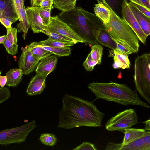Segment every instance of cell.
<instances>
[{"instance_id": "1", "label": "cell", "mask_w": 150, "mask_h": 150, "mask_svg": "<svg viewBox=\"0 0 150 150\" xmlns=\"http://www.w3.org/2000/svg\"><path fill=\"white\" fill-rule=\"evenodd\" d=\"M62 100L58 128L70 129L81 126H101L105 114L92 102L67 94L64 95Z\"/></svg>"}, {"instance_id": "2", "label": "cell", "mask_w": 150, "mask_h": 150, "mask_svg": "<svg viewBox=\"0 0 150 150\" xmlns=\"http://www.w3.org/2000/svg\"><path fill=\"white\" fill-rule=\"evenodd\" d=\"M88 88L95 95L96 99H102L124 105H133L149 108L148 103L142 101L136 90L127 85L111 81L108 83L93 82Z\"/></svg>"}, {"instance_id": "3", "label": "cell", "mask_w": 150, "mask_h": 150, "mask_svg": "<svg viewBox=\"0 0 150 150\" xmlns=\"http://www.w3.org/2000/svg\"><path fill=\"white\" fill-rule=\"evenodd\" d=\"M110 10L109 22L103 24L106 31L114 41H118L125 45L133 53H137L140 45L139 39L124 20L119 17L105 0H100Z\"/></svg>"}, {"instance_id": "4", "label": "cell", "mask_w": 150, "mask_h": 150, "mask_svg": "<svg viewBox=\"0 0 150 150\" xmlns=\"http://www.w3.org/2000/svg\"><path fill=\"white\" fill-rule=\"evenodd\" d=\"M81 7H76L70 11L62 12L57 16L69 26L85 43L92 46L98 42L94 36Z\"/></svg>"}, {"instance_id": "5", "label": "cell", "mask_w": 150, "mask_h": 150, "mask_svg": "<svg viewBox=\"0 0 150 150\" xmlns=\"http://www.w3.org/2000/svg\"><path fill=\"white\" fill-rule=\"evenodd\" d=\"M134 79L136 90L150 104V54L137 57L134 65Z\"/></svg>"}, {"instance_id": "6", "label": "cell", "mask_w": 150, "mask_h": 150, "mask_svg": "<svg viewBox=\"0 0 150 150\" xmlns=\"http://www.w3.org/2000/svg\"><path fill=\"white\" fill-rule=\"evenodd\" d=\"M37 127L35 120L19 127L0 131V144L7 145L24 142L29 133Z\"/></svg>"}, {"instance_id": "7", "label": "cell", "mask_w": 150, "mask_h": 150, "mask_svg": "<svg viewBox=\"0 0 150 150\" xmlns=\"http://www.w3.org/2000/svg\"><path fill=\"white\" fill-rule=\"evenodd\" d=\"M138 119L134 109H127L119 112L109 119L105 124V129L109 131H118L123 132L126 129L137 124Z\"/></svg>"}, {"instance_id": "8", "label": "cell", "mask_w": 150, "mask_h": 150, "mask_svg": "<svg viewBox=\"0 0 150 150\" xmlns=\"http://www.w3.org/2000/svg\"><path fill=\"white\" fill-rule=\"evenodd\" d=\"M47 30L70 38L76 43H85L83 39L67 24L60 19L57 16L51 17V22Z\"/></svg>"}, {"instance_id": "9", "label": "cell", "mask_w": 150, "mask_h": 150, "mask_svg": "<svg viewBox=\"0 0 150 150\" xmlns=\"http://www.w3.org/2000/svg\"><path fill=\"white\" fill-rule=\"evenodd\" d=\"M123 19L136 35L139 40L145 44L147 37L141 28L130 8L126 0H123L122 4Z\"/></svg>"}, {"instance_id": "10", "label": "cell", "mask_w": 150, "mask_h": 150, "mask_svg": "<svg viewBox=\"0 0 150 150\" xmlns=\"http://www.w3.org/2000/svg\"><path fill=\"white\" fill-rule=\"evenodd\" d=\"M21 49L22 53L18 61L19 68L23 74L27 75L34 70L40 61L33 56L28 45Z\"/></svg>"}, {"instance_id": "11", "label": "cell", "mask_w": 150, "mask_h": 150, "mask_svg": "<svg viewBox=\"0 0 150 150\" xmlns=\"http://www.w3.org/2000/svg\"><path fill=\"white\" fill-rule=\"evenodd\" d=\"M38 7H28L25 11L30 27L34 33H38L47 30L39 13Z\"/></svg>"}, {"instance_id": "12", "label": "cell", "mask_w": 150, "mask_h": 150, "mask_svg": "<svg viewBox=\"0 0 150 150\" xmlns=\"http://www.w3.org/2000/svg\"><path fill=\"white\" fill-rule=\"evenodd\" d=\"M106 150H150V146L145 144L142 137L129 143L122 145L121 143L108 142Z\"/></svg>"}, {"instance_id": "13", "label": "cell", "mask_w": 150, "mask_h": 150, "mask_svg": "<svg viewBox=\"0 0 150 150\" xmlns=\"http://www.w3.org/2000/svg\"><path fill=\"white\" fill-rule=\"evenodd\" d=\"M93 35L99 44L113 50L117 48L115 42L104 28L93 29L91 30Z\"/></svg>"}, {"instance_id": "14", "label": "cell", "mask_w": 150, "mask_h": 150, "mask_svg": "<svg viewBox=\"0 0 150 150\" xmlns=\"http://www.w3.org/2000/svg\"><path fill=\"white\" fill-rule=\"evenodd\" d=\"M57 61L56 56L52 55L40 60L35 70L36 73L47 77L54 69Z\"/></svg>"}, {"instance_id": "15", "label": "cell", "mask_w": 150, "mask_h": 150, "mask_svg": "<svg viewBox=\"0 0 150 150\" xmlns=\"http://www.w3.org/2000/svg\"><path fill=\"white\" fill-rule=\"evenodd\" d=\"M46 77L44 75L36 73L28 86L26 91L27 94L32 96L41 94L45 87V80Z\"/></svg>"}, {"instance_id": "16", "label": "cell", "mask_w": 150, "mask_h": 150, "mask_svg": "<svg viewBox=\"0 0 150 150\" xmlns=\"http://www.w3.org/2000/svg\"><path fill=\"white\" fill-rule=\"evenodd\" d=\"M129 6L134 17L142 30L147 37L150 34V18L140 11L132 4V2L128 3Z\"/></svg>"}, {"instance_id": "17", "label": "cell", "mask_w": 150, "mask_h": 150, "mask_svg": "<svg viewBox=\"0 0 150 150\" xmlns=\"http://www.w3.org/2000/svg\"><path fill=\"white\" fill-rule=\"evenodd\" d=\"M18 15L19 23L17 25L18 32L22 31L23 38L25 40L28 30L30 27L24 4L22 6L15 8Z\"/></svg>"}, {"instance_id": "18", "label": "cell", "mask_w": 150, "mask_h": 150, "mask_svg": "<svg viewBox=\"0 0 150 150\" xmlns=\"http://www.w3.org/2000/svg\"><path fill=\"white\" fill-rule=\"evenodd\" d=\"M113 53L114 62L112 67L114 69L121 68L125 69L130 68V63L128 54L120 51L117 49L113 50Z\"/></svg>"}, {"instance_id": "19", "label": "cell", "mask_w": 150, "mask_h": 150, "mask_svg": "<svg viewBox=\"0 0 150 150\" xmlns=\"http://www.w3.org/2000/svg\"><path fill=\"white\" fill-rule=\"evenodd\" d=\"M0 15L8 17L14 22L18 19L11 0H0Z\"/></svg>"}, {"instance_id": "20", "label": "cell", "mask_w": 150, "mask_h": 150, "mask_svg": "<svg viewBox=\"0 0 150 150\" xmlns=\"http://www.w3.org/2000/svg\"><path fill=\"white\" fill-rule=\"evenodd\" d=\"M146 131L144 129L129 128L126 129L123 132L124 137L122 145L127 144L137 139L142 137L146 134Z\"/></svg>"}, {"instance_id": "21", "label": "cell", "mask_w": 150, "mask_h": 150, "mask_svg": "<svg viewBox=\"0 0 150 150\" xmlns=\"http://www.w3.org/2000/svg\"><path fill=\"white\" fill-rule=\"evenodd\" d=\"M96 1L98 3L95 4L93 8L95 14L102 21L103 24H105L110 20V10L100 0Z\"/></svg>"}, {"instance_id": "22", "label": "cell", "mask_w": 150, "mask_h": 150, "mask_svg": "<svg viewBox=\"0 0 150 150\" xmlns=\"http://www.w3.org/2000/svg\"><path fill=\"white\" fill-rule=\"evenodd\" d=\"M23 74L21 70L19 68L10 70L6 74L7 79L6 85L9 86H16L21 82Z\"/></svg>"}, {"instance_id": "23", "label": "cell", "mask_w": 150, "mask_h": 150, "mask_svg": "<svg viewBox=\"0 0 150 150\" xmlns=\"http://www.w3.org/2000/svg\"><path fill=\"white\" fill-rule=\"evenodd\" d=\"M28 46L33 56L39 61L53 54L51 52L42 48L38 42H32Z\"/></svg>"}, {"instance_id": "24", "label": "cell", "mask_w": 150, "mask_h": 150, "mask_svg": "<svg viewBox=\"0 0 150 150\" xmlns=\"http://www.w3.org/2000/svg\"><path fill=\"white\" fill-rule=\"evenodd\" d=\"M77 0H53V7L62 12L69 11L74 8Z\"/></svg>"}, {"instance_id": "25", "label": "cell", "mask_w": 150, "mask_h": 150, "mask_svg": "<svg viewBox=\"0 0 150 150\" xmlns=\"http://www.w3.org/2000/svg\"><path fill=\"white\" fill-rule=\"evenodd\" d=\"M40 45L42 48L51 52L53 54L59 56H68L71 54V50L69 46L52 47Z\"/></svg>"}, {"instance_id": "26", "label": "cell", "mask_w": 150, "mask_h": 150, "mask_svg": "<svg viewBox=\"0 0 150 150\" xmlns=\"http://www.w3.org/2000/svg\"><path fill=\"white\" fill-rule=\"evenodd\" d=\"M91 47L90 53L92 59L97 62V65H100L101 63L103 54V47L98 44H94Z\"/></svg>"}, {"instance_id": "27", "label": "cell", "mask_w": 150, "mask_h": 150, "mask_svg": "<svg viewBox=\"0 0 150 150\" xmlns=\"http://www.w3.org/2000/svg\"><path fill=\"white\" fill-rule=\"evenodd\" d=\"M42 33L47 35L49 38L53 40L62 42L73 43L74 44L77 43L74 40L70 38L51 32L47 30H44Z\"/></svg>"}, {"instance_id": "28", "label": "cell", "mask_w": 150, "mask_h": 150, "mask_svg": "<svg viewBox=\"0 0 150 150\" xmlns=\"http://www.w3.org/2000/svg\"><path fill=\"white\" fill-rule=\"evenodd\" d=\"M41 46H46L52 47H63L73 46L74 44L73 43H68L60 42L52 40L49 38L47 39L38 42Z\"/></svg>"}, {"instance_id": "29", "label": "cell", "mask_w": 150, "mask_h": 150, "mask_svg": "<svg viewBox=\"0 0 150 150\" xmlns=\"http://www.w3.org/2000/svg\"><path fill=\"white\" fill-rule=\"evenodd\" d=\"M39 140L45 145L53 146L56 143L57 138L53 134L45 133L41 134Z\"/></svg>"}, {"instance_id": "30", "label": "cell", "mask_w": 150, "mask_h": 150, "mask_svg": "<svg viewBox=\"0 0 150 150\" xmlns=\"http://www.w3.org/2000/svg\"><path fill=\"white\" fill-rule=\"evenodd\" d=\"M51 9L39 7V13L44 24L47 28L51 22Z\"/></svg>"}, {"instance_id": "31", "label": "cell", "mask_w": 150, "mask_h": 150, "mask_svg": "<svg viewBox=\"0 0 150 150\" xmlns=\"http://www.w3.org/2000/svg\"><path fill=\"white\" fill-rule=\"evenodd\" d=\"M6 36L8 40L12 44H17V28L11 27L6 28Z\"/></svg>"}, {"instance_id": "32", "label": "cell", "mask_w": 150, "mask_h": 150, "mask_svg": "<svg viewBox=\"0 0 150 150\" xmlns=\"http://www.w3.org/2000/svg\"><path fill=\"white\" fill-rule=\"evenodd\" d=\"M2 44L6 48L7 52L9 54L13 55L17 53L18 44H12L8 40L6 36L5 40Z\"/></svg>"}, {"instance_id": "33", "label": "cell", "mask_w": 150, "mask_h": 150, "mask_svg": "<svg viewBox=\"0 0 150 150\" xmlns=\"http://www.w3.org/2000/svg\"><path fill=\"white\" fill-rule=\"evenodd\" d=\"M97 64V62L92 59L90 52L83 63V66L87 71H92L94 69L95 66Z\"/></svg>"}, {"instance_id": "34", "label": "cell", "mask_w": 150, "mask_h": 150, "mask_svg": "<svg viewBox=\"0 0 150 150\" xmlns=\"http://www.w3.org/2000/svg\"><path fill=\"white\" fill-rule=\"evenodd\" d=\"M10 96L11 92L8 88H0V104L7 100Z\"/></svg>"}, {"instance_id": "35", "label": "cell", "mask_w": 150, "mask_h": 150, "mask_svg": "<svg viewBox=\"0 0 150 150\" xmlns=\"http://www.w3.org/2000/svg\"><path fill=\"white\" fill-rule=\"evenodd\" d=\"M94 145L91 143L84 142L73 150H96Z\"/></svg>"}, {"instance_id": "36", "label": "cell", "mask_w": 150, "mask_h": 150, "mask_svg": "<svg viewBox=\"0 0 150 150\" xmlns=\"http://www.w3.org/2000/svg\"><path fill=\"white\" fill-rule=\"evenodd\" d=\"M0 22L6 28L11 27L12 24L14 22L10 18L2 15H0Z\"/></svg>"}, {"instance_id": "37", "label": "cell", "mask_w": 150, "mask_h": 150, "mask_svg": "<svg viewBox=\"0 0 150 150\" xmlns=\"http://www.w3.org/2000/svg\"><path fill=\"white\" fill-rule=\"evenodd\" d=\"M117 45V49L120 51L128 55L133 53V52L127 47L118 41H115Z\"/></svg>"}, {"instance_id": "38", "label": "cell", "mask_w": 150, "mask_h": 150, "mask_svg": "<svg viewBox=\"0 0 150 150\" xmlns=\"http://www.w3.org/2000/svg\"><path fill=\"white\" fill-rule=\"evenodd\" d=\"M53 0H43L40 4V7L42 8L52 9Z\"/></svg>"}, {"instance_id": "39", "label": "cell", "mask_w": 150, "mask_h": 150, "mask_svg": "<svg viewBox=\"0 0 150 150\" xmlns=\"http://www.w3.org/2000/svg\"><path fill=\"white\" fill-rule=\"evenodd\" d=\"M133 5L140 11L145 15L147 17L150 18V10L146 7L132 3Z\"/></svg>"}, {"instance_id": "40", "label": "cell", "mask_w": 150, "mask_h": 150, "mask_svg": "<svg viewBox=\"0 0 150 150\" xmlns=\"http://www.w3.org/2000/svg\"><path fill=\"white\" fill-rule=\"evenodd\" d=\"M105 0L113 10L118 8L119 3V0Z\"/></svg>"}, {"instance_id": "41", "label": "cell", "mask_w": 150, "mask_h": 150, "mask_svg": "<svg viewBox=\"0 0 150 150\" xmlns=\"http://www.w3.org/2000/svg\"><path fill=\"white\" fill-rule=\"evenodd\" d=\"M142 138L144 143L150 146V131H146L145 134Z\"/></svg>"}, {"instance_id": "42", "label": "cell", "mask_w": 150, "mask_h": 150, "mask_svg": "<svg viewBox=\"0 0 150 150\" xmlns=\"http://www.w3.org/2000/svg\"><path fill=\"white\" fill-rule=\"evenodd\" d=\"M15 8L23 6L24 4V0H11Z\"/></svg>"}, {"instance_id": "43", "label": "cell", "mask_w": 150, "mask_h": 150, "mask_svg": "<svg viewBox=\"0 0 150 150\" xmlns=\"http://www.w3.org/2000/svg\"><path fill=\"white\" fill-rule=\"evenodd\" d=\"M7 81V79L6 76H3L0 75V86L1 87H4L6 84Z\"/></svg>"}, {"instance_id": "44", "label": "cell", "mask_w": 150, "mask_h": 150, "mask_svg": "<svg viewBox=\"0 0 150 150\" xmlns=\"http://www.w3.org/2000/svg\"><path fill=\"white\" fill-rule=\"evenodd\" d=\"M43 0H30V4L32 7H38Z\"/></svg>"}, {"instance_id": "45", "label": "cell", "mask_w": 150, "mask_h": 150, "mask_svg": "<svg viewBox=\"0 0 150 150\" xmlns=\"http://www.w3.org/2000/svg\"><path fill=\"white\" fill-rule=\"evenodd\" d=\"M144 6L147 9L150 10V4L148 0H139Z\"/></svg>"}, {"instance_id": "46", "label": "cell", "mask_w": 150, "mask_h": 150, "mask_svg": "<svg viewBox=\"0 0 150 150\" xmlns=\"http://www.w3.org/2000/svg\"><path fill=\"white\" fill-rule=\"evenodd\" d=\"M145 124V126L144 129L146 131H150V119L147 120L145 121L142 122Z\"/></svg>"}, {"instance_id": "47", "label": "cell", "mask_w": 150, "mask_h": 150, "mask_svg": "<svg viewBox=\"0 0 150 150\" xmlns=\"http://www.w3.org/2000/svg\"><path fill=\"white\" fill-rule=\"evenodd\" d=\"M6 38V35H4L0 36V44H3Z\"/></svg>"}, {"instance_id": "48", "label": "cell", "mask_w": 150, "mask_h": 150, "mask_svg": "<svg viewBox=\"0 0 150 150\" xmlns=\"http://www.w3.org/2000/svg\"><path fill=\"white\" fill-rule=\"evenodd\" d=\"M1 71H0V74H1Z\"/></svg>"}, {"instance_id": "49", "label": "cell", "mask_w": 150, "mask_h": 150, "mask_svg": "<svg viewBox=\"0 0 150 150\" xmlns=\"http://www.w3.org/2000/svg\"><path fill=\"white\" fill-rule=\"evenodd\" d=\"M148 0V1H149V2H150V0Z\"/></svg>"}]
</instances>
